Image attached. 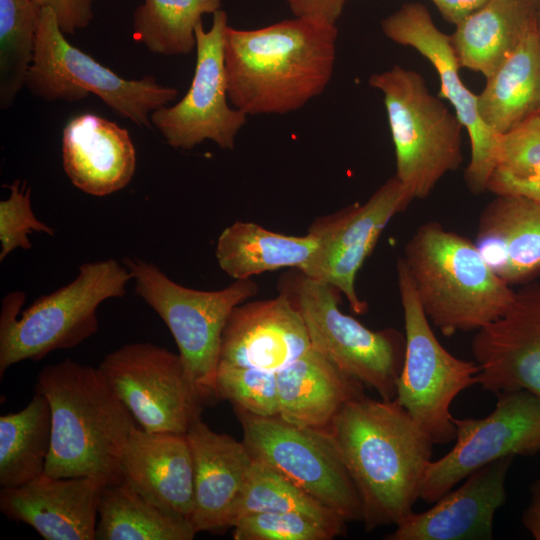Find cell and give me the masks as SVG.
<instances>
[{
    "label": "cell",
    "mask_w": 540,
    "mask_h": 540,
    "mask_svg": "<svg viewBox=\"0 0 540 540\" xmlns=\"http://www.w3.org/2000/svg\"><path fill=\"white\" fill-rule=\"evenodd\" d=\"M355 484L367 531L398 525L420 499L434 443L395 400L348 401L327 429Z\"/></svg>",
    "instance_id": "6da1fadb"
},
{
    "label": "cell",
    "mask_w": 540,
    "mask_h": 540,
    "mask_svg": "<svg viewBox=\"0 0 540 540\" xmlns=\"http://www.w3.org/2000/svg\"><path fill=\"white\" fill-rule=\"evenodd\" d=\"M336 25L294 17L257 29L225 32L231 105L247 116L286 114L319 96L336 59Z\"/></svg>",
    "instance_id": "7a4b0ae2"
},
{
    "label": "cell",
    "mask_w": 540,
    "mask_h": 540,
    "mask_svg": "<svg viewBox=\"0 0 540 540\" xmlns=\"http://www.w3.org/2000/svg\"><path fill=\"white\" fill-rule=\"evenodd\" d=\"M35 391L51 411L45 474L91 477L105 486L123 482L121 456L137 423L99 368L70 358L45 366Z\"/></svg>",
    "instance_id": "3957f363"
},
{
    "label": "cell",
    "mask_w": 540,
    "mask_h": 540,
    "mask_svg": "<svg viewBox=\"0 0 540 540\" xmlns=\"http://www.w3.org/2000/svg\"><path fill=\"white\" fill-rule=\"evenodd\" d=\"M430 323L450 337L497 320L515 291L486 262L475 242L438 222L420 225L402 257Z\"/></svg>",
    "instance_id": "277c9868"
},
{
    "label": "cell",
    "mask_w": 540,
    "mask_h": 540,
    "mask_svg": "<svg viewBox=\"0 0 540 540\" xmlns=\"http://www.w3.org/2000/svg\"><path fill=\"white\" fill-rule=\"evenodd\" d=\"M130 279L127 267L109 258L83 263L73 281L22 311L25 293H8L0 314V377L16 363L39 361L94 335L99 327L98 306L124 297Z\"/></svg>",
    "instance_id": "5b68a950"
},
{
    "label": "cell",
    "mask_w": 540,
    "mask_h": 540,
    "mask_svg": "<svg viewBox=\"0 0 540 540\" xmlns=\"http://www.w3.org/2000/svg\"><path fill=\"white\" fill-rule=\"evenodd\" d=\"M368 83L383 95L395 176L412 200L425 199L447 173L460 167L464 127L416 71L394 66L372 74Z\"/></svg>",
    "instance_id": "8992f818"
},
{
    "label": "cell",
    "mask_w": 540,
    "mask_h": 540,
    "mask_svg": "<svg viewBox=\"0 0 540 540\" xmlns=\"http://www.w3.org/2000/svg\"><path fill=\"white\" fill-rule=\"evenodd\" d=\"M135 290L169 328L185 371L205 404L216 396V373L222 333L233 309L258 290L252 279L236 280L216 291L176 283L158 266L125 257Z\"/></svg>",
    "instance_id": "52a82bcc"
},
{
    "label": "cell",
    "mask_w": 540,
    "mask_h": 540,
    "mask_svg": "<svg viewBox=\"0 0 540 540\" xmlns=\"http://www.w3.org/2000/svg\"><path fill=\"white\" fill-rule=\"evenodd\" d=\"M64 35L54 12L43 7L25 85L34 96L48 102H77L92 93L120 117L149 128L152 112L177 98L176 88L159 84L153 76L122 78Z\"/></svg>",
    "instance_id": "ba28073f"
},
{
    "label": "cell",
    "mask_w": 540,
    "mask_h": 540,
    "mask_svg": "<svg viewBox=\"0 0 540 540\" xmlns=\"http://www.w3.org/2000/svg\"><path fill=\"white\" fill-rule=\"evenodd\" d=\"M397 281L404 314L405 354L395 400L434 444L455 440L450 412L459 393L478 383L476 362L459 359L437 340L402 257Z\"/></svg>",
    "instance_id": "9c48e42d"
},
{
    "label": "cell",
    "mask_w": 540,
    "mask_h": 540,
    "mask_svg": "<svg viewBox=\"0 0 540 540\" xmlns=\"http://www.w3.org/2000/svg\"><path fill=\"white\" fill-rule=\"evenodd\" d=\"M282 291L298 308L314 350L381 399H395L405 334L393 328H367L339 309L337 289L301 272Z\"/></svg>",
    "instance_id": "30bf717a"
},
{
    "label": "cell",
    "mask_w": 540,
    "mask_h": 540,
    "mask_svg": "<svg viewBox=\"0 0 540 540\" xmlns=\"http://www.w3.org/2000/svg\"><path fill=\"white\" fill-rule=\"evenodd\" d=\"M234 410L254 461L279 472L347 522L363 521L359 493L328 430Z\"/></svg>",
    "instance_id": "8fae6325"
},
{
    "label": "cell",
    "mask_w": 540,
    "mask_h": 540,
    "mask_svg": "<svg viewBox=\"0 0 540 540\" xmlns=\"http://www.w3.org/2000/svg\"><path fill=\"white\" fill-rule=\"evenodd\" d=\"M141 429L186 433L205 403L179 354L149 342L125 344L98 366Z\"/></svg>",
    "instance_id": "7c38bea8"
},
{
    "label": "cell",
    "mask_w": 540,
    "mask_h": 540,
    "mask_svg": "<svg viewBox=\"0 0 540 540\" xmlns=\"http://www.w3.org/2000/svg\"><path fill=\"white\" fill-rule=\"evenodd\" d=\"M484 418H454L455 445L426 470L420 499L433 504L474 471L498 459L540 452V399L527 390L496 394Z\"/></svg>",
    "instance_id": "4fadbf2b"
},
{
    "label": "cell",
    "mask_w": 540,
    "mask_h": 540,
    "mask_svg": "<svg viewBox=\"0 0 540 540\" xmlns=\"http://www.w3.org/2000/svg\"><path fill=\"white\" fill-rule=\"evenodd\" d=\"M227 13H213L209 30L196 27V64L186 94L172 106L153 111L151 123L175 149L190 150L205 140L221 149H233L247 115L230 106L224 60Z\"/></svg>",
    "instance_id": "5bb4252c"
},
{
    "label": "cell",
    "mask_w": 540,
    "mask_h": 540,
    "mask_svg": "<svg viewBox=\"0 0 540 540\" xmlns=\"http://www.w3.org/2000/svg\"><path fill=\"white\" fill-rule=\"evenodd\" d=\"M381 28L388 39L414 48L434 66L441 81L440 98L450 101L470 139L465 182L472 193L484 192L495 170L498 136L482 122L477 95L460 78L461 67L450 36L436 26L427 7L418 2L403 4L381 21Z\"/></svg>",
    "instance_id": "9a60e30c"
},
{
    "label": "cell",
    "mask_w": 540,
    "mask_h": 540,
    "mask_svg": "<svg viewBox=\"0 0 540 540\" xmlns=\"http://www.w3.org/2000/svg\"><path fill=\"white\" fill-rule=\"evenodd\" d=\"M411 201L394 175L365 203L313 223L309 231L317 236L320 246L308 277L327 282L347 298L355 313H365L367 305L355 290L356 275L389 221Z\"/></svg>",
    "instance_id": "2e32d148"
},
{
    "label": "cell",
    "mask_w": 540,
    "mask_h": 540,
    "mask_svg": "<svg viewBox=\"0 0 540 540\" xmlns=\"http://www.w3.org/2000/svg\"><path fill=\"white\" fill-rule=\"evenodd\" d=\"M471 351L483 390L523 389L540 399V283L515 291L503 315L477 330Z\"/></svg>",
    "instance_id": "e0dca14e"
},
{
    "label": "cell",
    "mask_w": 540,
    "mask_h": 540,
    "mask_svg": "<svg viewBox=\"0 0 540 540\" xmlns=\"http://www.w3.org/2000/svg\"><path fill=\"white\" fill-rule=\"evenodd\" d=\"M311 343L290 296L242 303L225 324L219 364L277 373L306 354Z\"/></svg>",
    "instance_id": "ac0fdd59"
},
{
    "label": "cell",
    "mask_w": 540,
    "mask_h": 540,
    "mask_svg": "<svg viewBox=\"0 0 540 540\" xmlns=\"http://www.w3.org/2000/svg\"><path fill=\"white\" fill-rule=\"evenodd\" d=\"M514 458L504 457L474 471L462 486L451 489L430 509L413 512L384 539H493L494 516L506 502V476Z\"/></svg>",
    "instance_id": "d6986e66"
},
{
    "label": "cell",
    "mask_w": 540,
    "mask_h": 540,
    "mask_svg": "<svg viewBox=\"0 0 540 540\" xmlns=\"http://www.w3.org/2000/svg\"><path fill=\"white\" fill-rule=\"evenodd\" d=\"M105 485L91 477H51L45 473L0 490V510L32 527L45 540H95Z\"/></svg>",
    "instance_id": "ffe728a7"
},
{
    "label": "cell",
    "mask_w": 540,
    "mask_h": 540,
    "mask_svg": "<svg viewBox=\"0 0 540 540\" xmlns=\"http://www.w3.org/2000/svg\"><path fill=\"white\" fill-rule=\"evenodd\" d=\"M186 437L193 461L191 522L197 533L231 528L253 458L243 441L212 430L200 418L191 424Z\"/></svg>",
    "instance_id": "44dd1931"
},
{
    "label": "cell",
    "mask_w": 540,
    "mask_h": 540,
    "mask_svg": "<svg viewBox=\"0 0 540 540\" xmlns=\"http://www.w3.org/2000/svg\"><path fill=\"white\" fill-rule=\"evenodd\" d=\"M121 472L123 481L148 501L191 521L193 461L186 433L135 427L122 452Z\"/></svg>",
    "instance_id": "7402d4cb"
},
{
    "label": "cell",
    "mask_w": 540,
    "mask_h": 540,
    "mask_svg": "<svg viewBox=\"0 0 540 540\" xmlns=\"http://www.w3.org/2000/svg\"><path fill=\"white\" fill-rule=\"evenodd\" d=\"M62 163L72 184L93 196L126 187L136 169V151L127 129L93 113L71 118L63 129Z\"/></svg>",
    "instance_id": "603a6c76"
},
{
    "label": "cell",
    "mask_w": 540,
    "mask_h": 540,
    "mask_svg": "<svg viewBox=\"0 0 540 540\" xmlns=\"http://www.w3.org/2000/svg\"><path fill=\"white\" fill-rule=\"evenodd\" d=\"M475 244L507 284L528 281L540 272V202L496 195L479 216Z\"/></svg>",
    "instance_id": "cb8c5ba5"
},
{
    "label": "cell",
    "mask_w": 540,
    "mask_h": 540,
    "mask_svg": "<svg viewBox=\"0 0 540 540\" xmlns=\"http://www.w3.org/2000/svg\"><path fill=\"white\" fill-rule=\"evenodd\" d=\"M279 417L303 427L327 430L341 408L364 395V386L311 348L276 373Z\"/></svg>",
    "instance_id": "d4e9b609"
},
{
    "label": "cell",
    "mask_w": 540,
    "mask_h": 540,
    "mask_svg": "<svg viewBox=\"0 0 540 540\" xmlns=\"http://www.w3.org/2000/svg\"><path fill=\"white\" fill-rule=\"evenodd\" d=\"M485 126L502 135L540 111V14L477 95Z\"/></svg>",
    "instance_id": "484cf974"
},
{
    "label": "cell",
    "mask_w": 540,
    "mask_h": 540,
    "mask_svg": "<svg viewBox=\"0 0 540 540\" xmlns=\"http://www.w3.org/2000/svg\"><path fill=\"white\" fill-rule=\"evenodd\" d=\"M539 14V0H490L450 35L460 67L490 77Z\"/></svg>",
    "instance_id": "4316f807"
},
{
    "label": "cell",
    "mask_w": 540,
    "mask_h": 540,
    "mask_svg": "<svg viewBox=\"0 0 540 540\" xmlns=\"http://www.w3.org/2000/svg\"><path fill=\"white\" fill-rule=\"evenodd\" d=\"M319 246L317 236L310 231L305 236H290L237 221L220 234L215 255L219 267L235 280L284 267L309 276Z\"/></svg>",
    "instance_id": "83f0119b"
},
{
    "label": "cell",
    "mask_w": 540,
    "mask_h": 540,
    "mask_svg": "<svg viewBox=\"0 0 540 540\" xmlns=\"http://www.w3.org/2000/svg\"><path fill=\"white\" fill-rule=\"evenodd\" d=\"M95 540H192L191 521L154 505L124 481L102 489Z\"/></svg>",
    "instance_id": "f1b7e54d"
},
{
    "label": "cell",
    "mask_w": 540,
    "mask_h": 540,
    "mask_svg": "<svg viewBox=\"0 0 540 540\" xmlns=\"http://www.w3.org/2000/svg\"><path fill=\"white\" fill-rule=\"evenodd\" d=\"M50 445V405L35 391L25 408L0 417L1 487H18L43 474Z\"/></svg>",
    "instance_id": "f546056e"
},
{
    "label": "cell",
    "mask_w": 540,
    "mask_h": 540,
    "mask_svg": "<svg viewBox=\"0 0 540 540\" xmlns=\"http://www.w3.org/2000/svg\"><path fill=\"white\" fill-rule=\"evenodd\" d=\"M222 1L144 0L133 13V38L155 54H189L202 16L221 9Z\"/></svg>",
    "instance_id": "4dcf8cb0"
},
{
    "label": "cell",
    "mask_w": 540,
    "mask_h": 540,
    "mask_svg": "<svg viewBox=\"0 0 540 540\" xmlns=\"http://www.w3.org/2000/svg\"><path fill=\"white\" fill-rule=\"evenodd\" d=\"M263 512L299 513L336 536L345 532L347 522L279 472L253 460L234 508L232 525L241 516Z\"/></svg>",
    "instance_id": "1f68e13d"
},
{
    "label": "cell",
    "mask_w": 540,
    "mask_h": 540,
    "mask_svg": "<svg viewBox=\"0 0 540 540\" xmlns=\"http://www.w3.org/2000/svg\"><path fill=\"white\" fill-rule=\"evenodd\" d=\"M32 0H0V108L8 109L33 62L42 13Z\"/></svg>",
    "instance_id": "d6a6232c"
},
{
    "label": "cell",
    "mask_w": 540,
    "mask_h": 540,
    "mask_svg": "<svg viewBox=\"0 0 540 540\" xmlns=\"http://www.w3.org/2000/svg\"><path fill=\"white\" fill-rule=\"evenodd\" d=\"M216 396L255 415H279L276 373L218 365Z\"/></svg>",
    "instance_id": "836d02e7"
},
{
    "label": "cell",
    "mask_w": 540,
    "mask_h": 540,
    "mask_svg": "<svg viewBox=\"0 0 540 540\" xmlns=\"http://www.w3.org/2000/svg\"><path fill=\"white\" fill-rule=\"evenodd\" d=\"M235 540H330L336 535L315 520L294 512H263L239 517Z\"/></svg>",
    "instance_id": "e575fe53"
},
{
    "label": "cell",
    "mask_w": 540,
    "mask_h": 540,
    "mask_svg": "<svg viewBox=\"0 0 540 540\" xmlns=\"http://www.w3.org/2000/svg\"><path fill=\"white\" fill-rule=\"evenodd\" d=\"M495 170L517 179H540V111L498 136Z\"/></svg>",
    "instance_id": "d590c367"
},
{
    "label": "cell",
    "mask_w": 540,
    "mask_h": 540,
    "mask_svg": "<svg viewBox=\"0 0 540 540\" xmlns=\"http://www.w3.org/2000/svg\"><path fill=\"white\" fill-rule=\"evenodd\" d=\"M9 197L0 201V261L17 248H32L28 235L33 232L53 236L55 230L36 218L31 207V187L27 181L15 180L5 185Z\"/></svg>",
    "instance_id": "8d00e7d4"
},
{
    "label": "cell",
    "mask_w": 540,
    "mask_h": 540,
    "mask_svg": "<svg viewBox=\"0 0 540 540\" xmlns=\"http://www.w3.org/2000/svg\"><path fill=\"white\" fill-rule=\"evenodd\" d=\"M41 7L50 8L64 34H73L88 27L94 17L93 5L97 0H32Z\"/></svg>",
    "instance_id": "74e56055"
},
{
    "label": "cell",
    "mask_w": 540,
    "mask_h": 540,
    "mask_svg": "<svg viewBox=\"0 0 540 540\" xmlns=\"http://www.w3.org/2000/svg\"><path fill=\"white\" fill-rule=\"evenodd\" d=\"M294 17L336 25L347 0H285Z\"/></svg>",
    "instance_id": "f35d334b"
},
{
    "label": "cell",
    "mask_w": 540,
    "mask_h": 540,
    "mask_svg": "<svg viewBox=\"0 0 540 540\" xmlns=\"http://www.w3.org/2000/svg\"><path fill=\"white\" fill-rule=\"evenodd\" d=\"M487 190L495 195H524L540 202V179L522 180L514 178L498 170H494L489 179Z\"/></svg>",
    "instance_id": "ab89813d"
},
{
    "label": "cell",
    "mask_w": 540,
    "mask_h": 540,
    "mask_svg": "<svg viewBox=\"0 0 540 540\" xmlns=\"http://www.w3.org/2000/svg\"><path fill=\"white\" fill-rule=\"evenodd\" d=\"M445 21L458 25L490 0H431Z\"/></svg>",
    "instance_id": "60d3db41"
},
{
    "label": "cell",
    "mask_w": 540,
    "mask_h": 540,
    "mask_svg": "<svg viewBox=\"0 0 540 540\" xmlns=\"http://www.w3.org/2000/svg\"><path fill=\"white\" fill-rule=\"evenodd\" d=\"M530 503L524 510L521 520L534 539L540 540V478L530 486Z\"/></svg>",
    "instance_id": "b9f144b4"
},
{
    "label": "cell",
    "mask_w": 540,
    "mask_h": 540,
    "mask_svg": "<svg viewBox=\"0 0 540 540\" xmlns=\"http://www.w3.org/2000/svg\"><path fill=\"white\" fill-rule=\"evenodd\" d=\"M540 1V0H539Z\"/></svg>",
    "instance_id": "7bdbcfd3"
}]
</instances>
